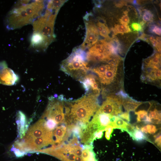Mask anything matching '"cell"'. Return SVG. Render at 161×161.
Masks as SVG:
<instances>
[{"instance_id":"cell-1","label":"cell","mask_w":161,"mask_h":161,"mask_svg":"<svg viewBox=\"0 0 161 161\" xmlns=\"http://www.w3.org/2000/svg\"><path fill=\"white\" fill-rule=\"evenodd\" d=\"M99 95L89 93L72 101L64 100L67 125H78L83 130L100 105Z\"/></svg>"},{"instance_id":"cell-2","label":"cell","mask_w":161,"mask_h":161,"mask_svg":"<svg viewBox=\"0 0 161 161\" xmlns=\"http://www.w3.org/2000/svg\"><path fill=\"white\" fill-rule=\"evenodd\" d=\"M24 2V5L18 6L11 10L7 16L6 27L14 29L30 24L42 14L45 8L44 1H36L30 3Z\"/></svg>"},{"instance_id":"cell-3","label":"cell","mask_w":161,"mask_h":161,"mask_svg":"<svg viewBox=\"0 0 161 161\" xmlns=\"http://www.w3.org/2000/svg\"><path fill=\"white\" fill-rule=\"evenodd\" d=\"M60 69L67 75L78 80L90 70L86 53L79 47L75 48L71 54L61 62Z\"/></svg>"},{"instance_id":"cell-4","label":"cell","mask_w":161,"mask_h":161,"mask_svg":"<svg viewBox=\"0 0 161 161\" xmlns=\"http://www.w3.org/2000/svg\"><path fill=\"white\" fill-rule=\"evenodd\" d=\"M83 145L75 137H70L56 146L47 148L45 153L53 156L62 161H84Z\"/></svg>"},{"instance_id":"cell-5","label":"cell","mask_w":161,"mask_h":161,"mask_svg":"<svg viewBox=\"0 0 161 161\" xmlns=\"http://www.w3.org/2000/svg\"><path fill=\"white\" fill-rule=\"evenodd\" d=\"M120 59L113 58L107 63L95 66L90 70L97 75L101 84L105 86H119L122 83V73L119 72L118 66Z\"/></svg>"},{"instance_id":"cell-6","label":"cell","mask_w":161,"mask_h":161,"mask_svg":"<svg viewBox=\"0 0 161 161\" xmlns=\"http://www.w3.org/2000/svg\"><path fill=\"white\" fill-rule=\"evenodd\" d=\"M64 97L60 96L57 98L54 96L50 97L47 108L42 118L51 119L57 124L66 123Z\"/></svg>"},{"instance_id":"cell-7","label":"cell","mask_w":161,"mask_h":161,"mask_svg":"<svg viewBox=\"0 0 161 161\" xmlns=\"http://www.w3.org/2000/svg\"><path fill=\"white\" fill-rule=\"evenodd\" d=\"M86 55L87 60L89 63L107 62L113 58L114 55L110 50L109 42L104 40L99 41L90 48Z\"/></svg>"},{"instance_id":"cell-8","label":"cell","mask_w":161,"mask_h":161,"mask_svg":"<svg viewBox=\"0 0 161 161\" xmlns=\"http://www.w3.org/2000/svg\"><path fill=\"white\" fill-rule=\"evenodd\" d=\"M86 28L85 37L80 47L83 50L88 49L98 41L99 33L95 24L91 18L90 13L83 17Z\"/></svg>"},{"instance_id":"cell-9","label":"cell","mask_w":161,"mask_h":161,"mask_svg":"<svg viewBox=\"0 0 161 161\" xmlns=\"http://www.w3.org/2000/svg\"><path fill=\"white\" fill-rule=\"evenodd\" d=\"M141 79L143 81L160 85L161 72L160 64L143 65Z\"/></svg>"},{"instance_id":"cell-10","label":"cell","mask_w":161,"mask_h":161,"mask_svg":"<svg viewBox=\"0 0 161 161\" xmlns=\"http://www.w3.org/2000/svg\"><path fill=\"white\" fill-rule=\"evenodd\" d=\"M44 118L41 119L31 126L28 130L24 139L40 137H49L54 139L52 131L47 129L44 126Z\"/></svg>"},{"instance_id":"cell-11","label":"cell","mask_w":161,"mask_h":161,"mask_svg":"<svg viewBox=\"0 0 161 161\" xmlns=\"http://www.w3.org/2000/svg\"><path fill=\"white\" fill-rule=\"evenodd\" d=\"M78 81L82 84L86 92V94L93 92L100 93L101 84L97 76L92 74L86 75Z\"/></svg>"},{"instance_id":"cell-12","label":"cell","mask_w":161,"mask_h":161,"mask_svg":"<svg viewBox=\"0 0 161 161\" xmlns=\"http://www.w3.org/2000/svg\"><path fill=\"white\" fill-rule=\"evenodd\" d=\"M19 80L18 76L8 67L4 68L0 72V83L12 86L16 84Z\"/></svg>"},{"instance_id":"cell-13","label":"cell","mask_w":161,"mask_h":161,"mask_svg":"<svg viewBox=\"0 0 161 161\" xmlns=\"http://www.w3.org/2000/svg\"><path fill=\"white\" fill-rule=\"evenodd\" d=\"M16 122L18 125V137L22 138L25 135L27 130L28 125L26 124V118L25 114L21 111H18L17 114Z\"/></svg>"},{"instance_id":"cell-14","label":"cell","mask_w":161,"mask_h":161,"mask_svg":"<svg viewBox=\"0 0 161 161\" xmlns=\"http://www.w3.org/2000/svg\"><path fill=\"white\" fill-rule=\"evenodd\" d=\"M67 125L66 123L62 124L57 126L53 132L55 145L56 146L61 143L65 136L67 130Z\"/></svg>"},{"instance_id":"cell-15","label":"cell","mask_w":161,"mask_h":161,"mask_svg":"<svg viewBox=\"0 0 161 161\" xmlns=\"http://www.w3.org/2000/svg\"><path fill=\"white\" fill-rule=\"evenodd\" d=\"M157 104L151 102L148 112V116L151 121V123L158 124L161 122V112L157 107Z\"/></svg>"},{"instance_id":"cell-16","label":"cell","mask_w":161,"mask_h":161,"mask_svg":"<svg viewBox=\"0 0 161 161\" xmlns=\"http://www.w3.org/2000/svg\"><path fill=\"white\" fill-rule=\"evenodd\" d=\"M130 124L118 116H114L112 119L110 125L114 128H117L127 131Z\"/></svg>"},{"instance_id":"cell-17","label":"cell","mask_w":161,"mask_h":161,"mask_svg":"<svg viewBox=\"0 0 161 161\" xmlns=\"http://www.w3.org/2000/svg\"><path fill=\"white\" fill-rule=\"evenodd\" d=\"M141 102L137 101L129 97L124 98L123 106L126 112L134 111Z\"/></svg>"},{"instance_id":"cell-18","label":"cell","mask_w":161,"mask_h":161,"mask_svg":"<svg viewBox=\"0 0 161 161\" xmlns=\"http://www.w3.org/2000/svg\"><path fill=\"white\" fill-rule=\"evenodd\" d=\"M129 134L134 140L137 141L141 142L147 139L145 134L137 126Z\"/></svg>"},{"instance_id":"cell-19","label":"cell","mask_w":161,"mask_h":161,"mask_svg":"<svg viewBox=\"0 0 161 161\" xmlns=\"http://www.w3.org/2000/svg\"><path fill=\"white\" fill-rule=\"evenodd\" d=\"M112 31L114 35L118 33H124L131 32V30L128 25H115L114 27L112 28Z\"/></svg>"},{"instance_id":"cell-20","label":"cell","mask_w":161,"mask_h":161,"mask_svg":"<svg viewBox=\"0 0 161 161\" xmlns=\"http://www.w3.org/2000/svg\"><path fill=\"white\" fill-rule=\"evenodd\" d=\"M140 130L144 134H153L157 131L158 129L154 125L148 124L142 126L140 128Z\"/></svg>"},{"instance_id":"cell-21","label":"cell","mask_w":161,"mask_h":161,"mask_svg":"<svg viewBox=\"0 0 161 161\" xmlns=\"http://www.w3.org/2000/svg\"><path fill=\"white\" fill-rule=\"evenodd\" d=\"M47 119V120L44 119V126L47 129L52 131L57 127V124L54 120L52 119Z\"/></svg>"},{"instance_id":"cell-22","label":"cell","mask_w":161,"mask_h":161,"mask_svg":"<svg viewBox=\"0 0 161 161\" xmlns=\"http://www.w3.org/2000/svg\"><path fill=\"white\" fill-rule=\"evenodd\" d=\"M153 17V14L150 11L145 10L143 16V21L145 22L152 21Z\"/></svg>"},{"instance_id":"cell-23","label":"cell","mask_w":161,"mask_h":161,"mask_svg":"<svg viewBox=\"0 0 161 161\" xmlns=\"http://www.w3.org/2000/svg\"><path fill=\"white\" fill-rule=\"evenodd\" d=\"M114 129V127L111 125L108 126L105 128L104 131H106L105 137L107 140H110L111 133Z\"/></svg>"},{"instance_id":"cell-24","label":"cell","mask_w":161,"mask_h":161,"mask_svg":"<svg viewBox=\"0 0 161 161\" xmlns=\"http://www.w3.org/2000/svg\"><path fill=\"white\" fill-rule=\"evenodd\" d=\"M150 31L151 32L154 33L157 35H161V28L157 26L153 25L150 28Z\"/></svg>"},{"instance_id":"cell-25","label":"cell","mask_w":161,"mask_h":161,"mask_svg":"<svg viewBox=\"0 0 161 161\" xmlns=\"http://www.w3.org/2000/svg\"><path fill=\"white\" fill-rule=\"evenodd\" d=\"M129 21V18L127 14H125V15L123 16L119 20V21L121 24L126 25H128Z\"/></svg>"},{"instance_id":"cell-26","label":"cell","mask_w":161,"mask_h":161,"mask_svg":"<svg viewBox=\"0 0 161 161\" xmlns=\"http://www.w3.org/2000/svg\"><path fill=\"white\" fill-rule=\"evenodd\" d=\"M131 27L134 30L141 32L143 31V27L140 24L138 23H133L131 24Z\"/></svg>"},{"instance_id":"cell-27","label":"cell","mask_w":161,"mask_h":161,"mask_svg":"<svg viewBox=\"0 0 161 161\" xmlns=\"http://www.w3.org/2000/svg\"><path fill=\"white\" fill-rule=\"evenodd\" d=\"M104 130H100L98 131L95 133L93 136V140L94 141L96 139L101 138L103 135V132Z\"/></svg>"},{"instance_id":"cell-28","label":"cell","mask_w":161,"mask_h":161,"mask_svg":"<svg viewBox=\"0 0 161 161\" xmlns=\"http://www.w3.org/2000/svg\"><path fill=\"white\" fill-rule=\"evenodd\" d=\"M155 143L157 147L161 148V136L160 134L155 136Z\"/></svg>"},{"instance_id":"cell-29","label":"cell","mask_w":161,"mask_h":161,"mask_svg":"<svg viewBox=\"0 0 161 161\" xmlns=\"http://www.w3.org/2000/svg\"><path fill=\"white\" fill-rule=\"evenodd\" d=\"M13 151H14L16 156L18 157L22 156L25 153L21 151L18 149H16V148H13Z\"/></svg>"}]
</instances>
